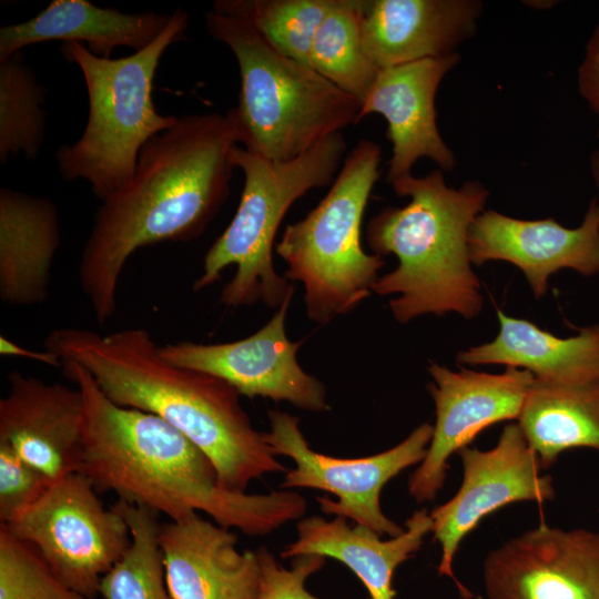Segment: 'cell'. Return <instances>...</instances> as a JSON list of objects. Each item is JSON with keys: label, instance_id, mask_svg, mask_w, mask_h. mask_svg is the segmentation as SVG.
<instances>
[{"label": "cell", "instance_id": "obj_3", "mask_svg": "<svg viewBox=\"0 0 599 599\" xmlns=\"http://www.w3.org/2000/svg\"><path fill=\"white\" fill-rule=\"evenodd\" d=\"M43 346L87 369L118 405L154 414L177 429L210 458L222 488L243 493L254 479L286 471L253 427L241 395L217 377L164 361L148 329L102 335L61 327L48 333Z\"/></svg>", "mask_w": 599, "mask_h": 599}, {"label": "cell", "instance_id": "obj_5", "mask_svg": "<svg viewBox=\"0 0 599 599\" xmlns=\"http://www.w3.org/2000/svg\"><path fill=\"white\" fill-rule=\"evenodd\" d=\"M205 24L237 61L238 103L227 113L248 152L288 161L357 123L361 103L354 97L281 53L247 22L212 10Z\"/></svg>", "mask_w": 599, "mask_h": 599}, {"label": "cell", "instance_id": "obj_20", "mask_svg": "<svg viewBox=\"0 0 599 599\" xmlns=\"http://www.w3.org/2000/svg\"><path fill=\"white\" fill-rule=\"evenodd\" d=\"M297 538L285 546L282 558L319 555L345 565L363 582L370 599H394L393 576L399 565L420 549L432 532L427 509L416 510L405 522L404 531L389 539L361 525L351 527L347 519L321 516L301 519Z\"/></svg>", "mask_w": 599, "mask_h": 599}, {"label": "cell", "instance_id": "obj_21", "mask_svg": "<svg viewBox=\"0 0 599 599\" xmlns=\"http://www.w3.org/2000/svg\"><path fill=\"white\" fill-rule=\"evenodd\" d=\"M171 16L128 13L88 0H54L31 19L0 29V62L28 45L57 40L85 43L101 58H110L118 47L140 51L166 28Z\"/></svg>", "mask_w": 599, "mask_h": 599}, {"label": "cell", "instance_id": "obj_4", "mask_svg": "<svg viewBox=\"0 0 599 599\" xmlns=\"http://www.w3.org/2000/svg\"><path fill=\"white\" fill-rule=\"evenodd\" d=\"M390 185L398 196L410 200L402 207L383 209L367 224L373 254H393L398 261L395 270L377 278L373 292L398 295L388 306L402 324L426 314L478 316L484 297L471 268L468 234L485 210L488 190L477 181L449 187L441 170Z\"/></svg>", "mask_w": 599, "mask_h": 599}, {"label": "cell", "instance_id": "obj_34", "mask_svg": "<svg viewBox=\"0 0 599 599\" xmlns=\"http://www.w3.org/2000/svg\"><path fill=\"white\" fill-rule=\"evenodd\" d=\"M590 173L598 191L596 201L599 206V149L595 150L590 155Z\"/></svg>", "mask_w": 599, "mask_h": 599}, {"label": "cell", "instance_id": "obj_22", "mask_svg": "<svg viewBox=\"0 0 599 599\" xmlns=\"http://www.w3.org/2000/svg\"><path fill=\"white\" fill-rule=\"evenodd\" d=\"M61 244L55 204L48 197L0 190V298L16 306L43 303Z\"/></svg>", "mask_w": 599, "mask_h": 599}, {"label": "cell", "instance_id": "obj_8", "mask_svg": "<svg viewBox=\"0 0 599 599\" xmlns=\"http://www.w3.org/2000/svg\"><path fill=\"white\" fill-rule=\"evenodd\" d=\"M380 146L362 139L346 155L323 200L302 220L286 225L276 254L284 277L304 287L307 317L327 324L370 296L385 260L362 244V223L379 177Z\"/></svg>", "mask_w": 599, "mask_h": 599}, {"label": "cell", "instance_id": "obj_25", "mask_svg": "<svg viewBox=\"0 0 599 599\" xmlns=\"http://www.w3.org/2000/svg\"><path fill=\"white\" fill-rule=\"evenodd\" d=\"M364 0H335L322 21L308 65L361 104L380 70L363 39Z\"/></svg>", "mask_w": 599, "mask_h": 599}, {"label": "cell", "instance_id": "obj_30", "mask_svg": "<svg viewBox=\"0 0 599 599\" xmlns=\"http://www.w3.org/2000/svg\"><path fill=\"white\" fill-rule=\"evenodd\" d=\"M51 483L10 447L0 444V524H7L37 501Z\"/></svg>", "mask_w": 599, "mask_h": 599}, {"label": "cell", "instance_id": "obj_23", "mask_svg": "<svg viewBox=\"0 0 599 599\" xmlns=\"http://www.w3.org/2000/svg\"><path fill=\"white\" fill-rule=\"evenodd\" d=\"M499 332L489 343L457 355L461 365H505L530 372L536 379L577 384L599 378V324L558 337L532 322L497 309Z\"/></svg>", "mask_w": 599, "mask_h": 599}, {"label": "cell", "instance_id": "obj_24", "mask_svg": "<svg viewBox=\"0 0 599 599\" xmlns=\"http://www.w3.org/2000/svg\"><path fill=\"white\" fill-rule=\"evenodd\" d=\"M517 423L542 470L573 448L599 455V378L577 384L535 378Z\"/></svg>", "mask_w": 599, "mask_h": 599}, {"label": "cell", "instance_id": "obj_9", "mask_svg": "<svg viewBox=\"0 0 599 599\" xmlns=\"http://www.w3.org/2000/svg\"><path fill=\"white\" fill-rule=\"evenodd\" d=\"M81 473L51 483L32 505L4 525L30 544L68 587L93 599L102 578L131 545L121 512L104 507Z\"/></svg>", "mask_w": 599, "mask_h": 599}, {"label": "cell", "instance_id": "obj_11", "mask_svg": "<svg viewBox=\"0 0 599 599\" xmlns=\"http://www.w3.org/2000/svg\"><path fill=\"white\" fill-rule=\"evenodd\" d=\"M459 456L463 481L448 501L429 512L434 541L441 549L438 575L450 578L463 599L475 598L454 573L460 544L480 521L498 509L519 501L542 504L555 497L552 477L542 475L536 453L518 423L504 428L488 450L465 447Z\"/></svg>", "mask_w": 599, "mask_h": 599}, {"label": "cell", "instance_id": "obj_6", "mask_svg": "<svg viewBox=\"0 0 599 599\" xmlns=\"http://www.w3.org/2000/svg\"><path fill=\"white\" fill-rule=\"evenodd\" d=\"M187 24V13L179 8L149 45L116 59L98 57L78 42L62 43L61 53L80 68L89 98L82 134L55 153L64 180L87 181L101 202L132 181L143 146L177 120L158 112L152 88L162 55Z\"/></svg>", "mask_w": 599, "mask_h": 599}, {"label": "cell", "instance_id": "obj_14", "mask_svg": "<svg viewBox=\"0 0 599 599\" xmlns=\"http://www.w3.org/2000/svg\"><path fill=\"white\" fill-rule=\"evenodd\" d=\"M488 599H599V531L540 524L484 562Z\"/></svg>", "mask_w": 599, "mask_h": 599}, {"label": "cell", "instance_id": "obj_28", "mask_svg": "<svg viewBox=\"0 0 599 599\" xmlns=\"http://www.w3.org/2000/svg\"><path fill=\"white\" fill-rule=\"evenodd\" d=\"M45 89L19 53L0 62V162L35 158L43 144Z\"/></svg>", "mask_w": 599, "mask_h": 599}, {"label": "cell", "instance_id": "obj_26", "mask_svg": "<svg viewBox=\"0 0 599 599\" xmlns=\"http://www.w3.org/2000/svg\"><path fill=\"white\" fill-rule=\"evenodd\" d=\"M113 506L124 517L132 540L102 578L99 595L104 599H172L159 542L158 514L120 499Z\"/></svg>", "mask_w": 599, "mask_h": 599}, {"label": "cell", "instance_id": "obj_2", "mask_svg": "<svg viewBox=\"0 0 599 599\" xmlns=\"http://www.w3.org/2000/svg\"><path fill=\"white\" fill-rule=\"evenodd\" d=\"M62 370L83 399L78 473L97 490L113 491L173 521L204 512L248 536L268 535L306 512V500L293 490L222 488L210 458L177 429L154 414L118 405L79 364L62 361Z\"/></svg>", "mask_w": 599, "mask_h": 599}, {"label": "cell", "instance_id": "obj_18", "mask_svg": "<svg viewBox=\"0 0 599 599\" xmlns=\"http://www.w3.org/2000/svg\"><path fill=\"white\" fill-rule=\"evenodd\" d=\"M159 542L172 599H258L257 551H240L231 529L193 514L161 524Z\"/></svg>", "mask_w": 599, "mask_h": 599}, {"label": "cell", "instance_id": "obj_12", "mask_svg": "<svg viewBox=\"0 0 599 599\" xmlns=\"http://www.w3.org/2000/svg\"><path fill=\"white\" fill-rule=\"evenodd\" d=\"M427 369L433 378L427 389L436 422L426 455L408 479V493L417 502L436 498L453 454L468 447L489 426L518 419L535 382L530 372L516 367H506L500 374L467 368L454 372L429 362Z\"/></svg>", "mask_w": 599, "mask_h": 599}, {"label": "cell", "instance_id": "obj_16", "mask_svg": "<svg viewBox=\"0 0 599 599\" xmlns=\"http://www.w3.org/2000/svg\"><path fill=\"white\" fill-rule=\"evenodd\" d=\"M458 52L380 69L361 104L357 123L372 113L387 122L393 145L386 180L412 175L417 160L428 158L441 171L455 166L453 151L437 126L435 98L444 77L458 63Z\"/></svg>", "mask_w": 599, "mask_h": 599}, {"label": "cell", "instance_id": "obj_32", "mask_svg": "<svg viewBox=\"0 0 599 599\" xmlns=\"http://www.w3.org/2000/svg\"><path fill=\"white\" fill-rule=\"evenodd\" d=\"M577 74L580 95L589 109L599 115V23L588 40Z\"/></svg>", "mask_w": 599, "mask_h": 599}, {"label": "cell", "instance_id": "obj_17", "mask_svg": "<svg viewBox=\"0 0 599 599\" xmlns=\"http://www.w3.org/2000/svg\"><path fill=\"white\" fill-rule=\"evenodd\" d=\"M9 390L0 400V444L54 481L78 473L84 423L78 387L24 375H8Z\"/></svg>", "mask_w": 599, "mask_h": 599}, {"label": "cell", "instance_id": "obj_13", "mask_svg": "<svg viewBox=\"0 0 599 599\" xmlns=\"http://www.w3.org/2000/svg\"><path fill=\"white\" fill-rule=\"evenodd\" d=\"M292 297L245 338L217 344L183 341L159 346V353L173 365L224 380L248 398H270L308 412H326L329 405L325 386L301 367L296 355L302 343L286 335Z\"/></svg>", "mask_w": 599, "mask_h": 599}, {"label": "cell", "instance_id": "obj_33", "mask_svg": "<svg viewBox=\"0 0 599 599\" xmlns=\"http://www.w3.org/2000/svg\"><path fill=\"white\" fill-rule=\"evenodd\" d=\"M0 354L3 356L24 357L48 366L62 368V362L54 353L47 349L35 351L27 348L3 335L0 336Z\"/></svg>", "mask_w": 599, "mask_h": 599}, {"label": "cell", "instance_id": "obj_27", "mask_svg": "<svg viewBox=\"0 0 599 599\" xmlns=\"http://www.w3.org/2000/svg\"><path fill=\"white\" fill-rule=\"evenodd\" d=\"M335 0H217L213 11L243 20L281 53L308 65L315 34Z\"/></svg>", "mask_w": 599, "mask_h": 599}, {"label": "cell", "instance_id": "obj_1", "mask_svg": "<svg viewBox=\"0 0 599 599\" xmlns=\"http://www.w3.org/2000/svg\"><path fill=\"white\" fill-rule=\"evenodd\" d=\"M237 143L230 114L211 112L177 118L143 146L132 181L98 209L81 253L80 286L99 324L113 317L136 250L204 232L230 194Z\"/></svg>", "mask_w": 599, "mask_h": 599}, {"label": "cell", "instance_id": "obj_10", "mask_svg": "<svg viewBox=\"0 0 599 599\" xmlns=\"http://www.w3.org/2000/svg\"><path fill=\"white\" fill-rule=\"evenodd\" d=\"M270 430L263 438L275 456H286L295 467L287 469L281 488H313L333 494L337 500L317 497L321 510L351 519L380 536L396 537L404 527L380 508L383 487L406 468L420 464L429 446L433 425L423 423L394 447L367 457L338 458L313 450L300 419L286 412L268 410Z\"/></svg>", "mask_w": 599, "mask_h": 599}, {"label": "cell", "instance_id": "obj_31", "mask_svg": "<svg viewBox=\"0 0 599 599\" xmlns=\"http://www.w3.org/2000/svg\"><path fill=\"white\" fill-rule=\"evenodd\" d=\"M261 566L258 599H321L306 588V580L321 570L326 558L319 555H303L292 558L291 568L277 562L273 554L262 546L257 550Z\"/></svg>", "mask_w": 599, "mask_h": 599}, {"label": "cell", "instance_id": "obj_15", "mask_svg": "<svg viewBox=\"0 0 599 599\" xmlns=\"http://www.w3.org/2000/svg\"><path fill=\"white\" fill-rule=\"evenodd\" d=\"M471 264L505 261L517 266L536 298L548 291V280L562 268L582 276L599 273V206L593 199L577 227L554 217L521 220L484 210L468 234Z\"/></svg>", "mask_w": 599, "mask_h": 599}, {"label": "cell", "instance_id": "obj_29", "mask_svg": "<svg viewBox=\"0 0 599 599\" xmlns=\"http://www.w3.org/2000/svg\"><path fill=\"white\" fill-rule=\"evenodd\" d=\"M0 599H89L68 587L39 552L0 525Z\"/></svg>", "mask_w": 599, "mask_h": 599}, {"label": "cell", "instance_id": "obj_35", "mask_svg": "<svg viewBox=\"0 0 599 599\" xmlns=\"http://www.w3.org/2000/svg\"><path fill=\"white\" fill-rule=\"evenodd\" d=\"M598 138H599V130H598Z\"/></svg>", "mask_w": 599, "mask_h": 599}, {"label": "cell", "instance_id": "obj_19", "mask_svg": "<svg viewBox=\"0 0 599 599\" xmlns=\"http://www.w3.org/2000/svg\"><path fill=\"white\" fill-rule=\"evenodd\" d=\"M480 12L475 0H364V45L379 69L454 54Z\"/></svg>", "mask_w": 599, "mask_h": 599}, {"label": "cell", "instance_id": "obj_7", "mask_svg": "<svg viewBox=\"0 0 599 599\" xmlns=\"http://www.w3.org/2000/svg\"><path fill=\"white\" fill-rule=\"evenodd\" d=\"M346 150L342 132L282 162L235 145L232 159L244 175L240 203L230 224L207 250L193 291L213 285L221 280L225 267L234 265L235 273L223 286L220 302L230 308L262 302L277 309L294 293L291 282L274 267L277 230L294 202L335 180Z\"/></svg>", "mask_w": 599, "mask_h": 599}]
</instances>
